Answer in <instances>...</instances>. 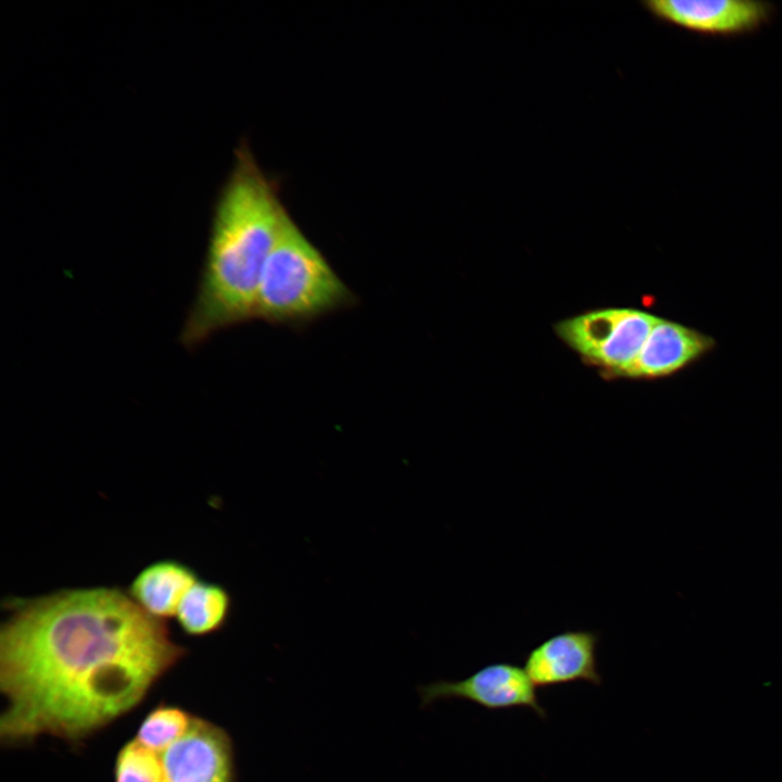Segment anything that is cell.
Returning <instances> with one entry per match:
<instances>
[{"instance_id": "cell-1", "label": "cell", "mask_w": 782, "mask_h": 782, "mask_svg": "<svg viewBox=\"0 0 782 782\" xmlns=\"http://www.w3.org/2000/svg\"><path fill=\"white\" fill-rule=\"evenodd\" d=\"M0 630L2 741L79 740L131 710L186 649L116 588L13 600Z\"/></svg>"}, {"instance_id": "cell-2", "label": "cell", "mask_w": 782, "mask_h": 782, "mask_svg": "<svg viewBox=\"0 0 782 782\" xmlns=\"http://www.w3.org/2000/svg\"><path fill=\"white\" fill-rule=\"evenodd\" d=\"M288 212L245 147L217 201L197 294L180 340L192 349L254 319L265 262Z\"/></svg>"}, {"instance_id": "cell-3", "label": "cell", "mask_w": 782, "mask_h": 782, "mask_svg": "<svg viewBox=\"0 0 782 782\" xmlns=\"http://www.w3.org/2000/svg\"><path fill=\"white\" fill-rule=\"evenodd\" d=\"M354 302L353 292L288 214L263 268L254 319L301 326Z\"/></svg>"}, {"instance_id": "cell-4", "label": "cell", "mask_w": 782, "mask_h": 782, "mask_svg": "<svg viewBox=\"0 0 782 782\" xmlns=\"http://www.w3.org/2000/svg\"><path fill=\"white\" fill-rule=\"evenodd\" d=\"M659 318L630 307L584 312L555 324L556 335L606 378L628 377Z\"/></svg>"}, {"instance_id": "cell-5", "label": "cell", "mask_w": 782, "mask_h": 782, "mask_svg": "<svg viewBox=\"0 0 782 782\" xmlns=\"http://www.w3.org/2000/svg\"><path fill=\"white\" fill-rule=\"evenodd\" d=\"M418 692L421 707L439 699L458 698L488 710L528 708L542 719L547 717L525 668L506 661L489 664L462 680L422 685Z\"/></svg>"}, {"instance_id": "cell-6", "label": "cell", "mask_w": 782, "mask_h": 782, "mask_svg": "<svg viewBox=\"0 0 782 782\" xmlns=\"http://www.w3.org/2000/svg\"><path fill=\"white\" fill-rule=\"evenodd\" d=\"M641 5L663 23L711 37L753 34L775 14L774 4L755 0H646Z\"/></svg>"}, {"instance_id": "cell-7", "label": "cell", "mask_w": 782, "mask_h": 782, "mask_svg": "<svg viewBox=\"0 0 782 782\" xmlns=\"http://www.w3.org/2000/svg\"><path fill=\"white\" fill-rule=\"evenodd\" d=\"M159 756L162 782H235L231 737L211 721L194 717L188 731Z\"/></svg>"}, {"instance_id": "cell-8", "label": "cell", "mask_w": 782, "mask_h": 782, "mask_svg": "<svg viewBox=\"0 0 782 782\" xmlns=\"http://www.w3.org/2000/svg\"><path fill=\"white\" fill-rule=\"evenodd\" d=\"M598 640V633L591 630H566L554 634L527 653L524 668L535 688L572 682L601 685Z\"/></svg>"}, {"instance_id": "cell-9", "label": "cell", "mask_w": 782, "mask_h": 782, "mask_svg": "<svg viewBox=\"0 0 782 782\" xmlns=\"http://www.w3.org/2000/svg\"><path fill=\"white\" fill-rule=\"evenodd\" d=\"M710 338L681 324L659 318L627 378L670 375L705 353Z\"/></svg>"}, {"instance_id": "cell-10", "label": "cell", "mask_w": 782, "mask_h": 782, "mask_svg": "<svg viewBox=\"0 0 782 782\" xmlns=\"http://www.w3.org/2000/svg\"><path fill=\"white\" fill-rule=\"evenodd\" d=\"M198 579L190 566L175 559H161L142 568L127 593L148 615L165 621L175 618L184 595Z\"/></svg>"}, {"instance_id": "cell-11", "label": "cell", "mask_w": 782, "mask_h": 782, "mask_svg": "<svg viewBox=\"0 0 782 782\" xmlns=\"http://www.w3.org/2000/svg\"><path fill=\"white\" fill-rule=\"evenodd\" d=\"M231 605V596L222 584L198 579L184 595L175 618L186 634L210 635L226 626Z\"/></svg>"}, {"instance_id": "cell-12", "label": "cell", "mask_w": 782, "mask_h": 782, "mask_svg": "<svg viewBox=\"0 0 782 782\" xmlns=\"http://www.w3.org/2000/svg\"><path fill=\"white\" fill-rule=\"evenodd\" d=\"M193 719L177 706L160 705L142 720L136 740L144 747L161 753L188 731Z\"/></svg>"}, {"instance_id": "cell-13", "label": "cell", "mask_w": 782, "mask_h": 782, "mask_svg": "<svg viewBox=\"0 0 782 782\" xmlns=\"http://www.w3.org/2000/svg\"><path fill=\"white\" fill-rule=\"evenodd\" d=\"M115 782H162L159 753L141 745L136 739L118 752L114 767Z\"/></svg>"}]
</instances>
